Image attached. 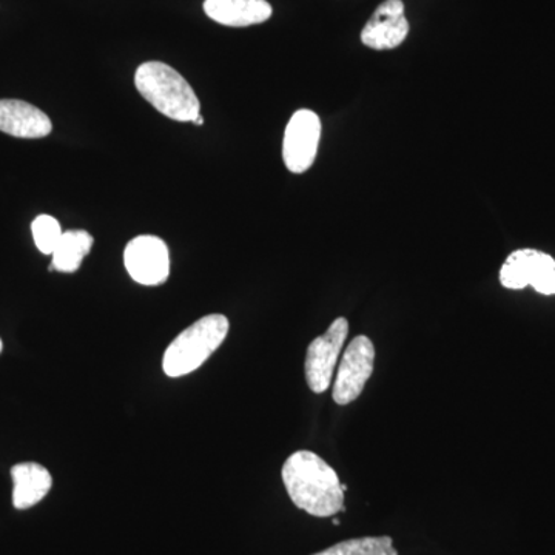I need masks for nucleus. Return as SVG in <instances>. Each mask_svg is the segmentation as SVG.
I'll list each match as a JSON object with an SVG mask.
<instances>
[{"instance_id":"nucleus-1","label":"nucleus","mask_w":555,"mask_h":555,"mask_svg":"<svg viewBox=\"0 0 555 555\" xmlns=\"http://www.w3.org/2000/svg\"><path fill=\"white\" fill-rule=\"evenodd\" d=\"M294 505L313 517H334L345 511V491L338 474L320 455L310 451L292 454L281 469Z\"/></svg>"},{"instance_id":"nucleus-2","label":"nucleus","mask_w":555,"mask_h":555,"mask_svg":"<svg viewBox=\"0 0 555 555\" xmlns=\"http://www.w3.org/2000/svg\"><path fill=\"white\" fill-rule=\"evenodd\" d=\"M134 86L149 104L178 122H195L201 116V102L192 86L177 69L164 62L139 65Z\"/></svg>"},{"instance_id":"nucleus-3","label":"nucleus","mask_w":555,"mask_h":555,"mask_svg":"<svg viewBox=\"0 0 555 555\" xmlns=\"http://www.w3.org/2000/svg\"><path fill=\"white\" fill-rule=\"evenodd\" d=\"M229 320L214 313L201 318L182 331L164 353L163 369L167 377L179 378L198 371L224 343Z\"/></svg>"},{"instance_id":"nucleus-4","label":"nucleus","mask_w":555,"mask_h":555,"mask_svg":"<svg viewBox=\"0 0 555 555\" xmlns=\"http://www.w3.org/2000/svg\"><path fill=\"white\" fill-rule=\"evenodd\" d=\"M375 347L364 335H358L347 346L339 363L334 385V401L338 406L353 403L363 393L374 372Z\"/></svg>"},{"instance_id":"nucleus-5","label":"nucleus","mask_w":555,"mask_h":555,"mask_svg":"<svg viewBox=\"0 0 555 555\" xmlns=\"http://www.w3.org/2000/svg\"><path fill=\"white\" fill-rule=\"evenodd\" d=\"M349 323L346 318H337L326 334L313 339L306 356V379L313 393H324L332 385L335 366L345 347Z\"/></svg>"},{"instance_id":"nucleus-6","label":"nucleus","mask_w":555,"mask_h":555,"mask_svg":"<svg viewBox=\"0 0 555 555\" xmlns=\"http://www.w3.org/2000/svg\"><path fill=\"white\" fill-rule=\"evenodd\" d=\"M321 139V120L312 109L294 113L286 127L283 159L292 173H305L315 163Z\"/></svg>"},{"instance_id":"nucleus-7","label":"nucleus","mask_w":555,"mask_h":555,"mask_svg":"<svg viewBox=\"0 0 555 555\" xmlns=\"http://www.w3.org/2000/svg\"><path fill=\"white\" fill-rule=\"evenodd\" d=\"M124 264L138 284L159 286L170 275L169 247L158 236H137L127 244Z\"/></svg>"},{"instance_id":"nucleus-8","label":"nucleus","mask_w":555,"mask_h":555,"mask_svg":"<svg viewBox=\"0 0 555 555\" xmlns=\"http://www.w3.org/2000/svg\"><path fill=\"white\" fill-rule=\"evenodd\" d=\"M409 22L401 0H386L361 31V42L372 50H393L406 40Z\"/></svg>"},{"instance_id":"nucleus-9","label":"nucleus","mask_w":555,"mask_h":555,"mask_svg":"<svg viewBox=\"0 0 555 555\" xmlns=\"http://www.w3.org/2000/svg\"><path fill=\"white\" fill-rule=\"evenodd\" d=\"M53 124L49 116L20 100H0V131L10 137L22 139H40L49 137Z\"/></svg>"},{"instance_id":"nucleus-10","label":"nucleus","mask_w":555,"mask_h":555,"mask_svg":"<svg viewBox=\"0 0 555 555\" xmlns=\"http://www.w3.org/2000/svg\"><path fill=\"white\" fill-rule=\"evenodd\" d=\"M204 11L211 21L233 28L262 24L273 14L268 0H206Z\"/></svg>"},{"instance_id":"nucleus-11","label":"nucleus","mask_w":555,"mask_h":555,"mask_svg":"<svg viewBox=\"0 0 555 555\" xmlns=\"http://www.w3.org/2000/svg\"><path fill=\"white\" fill-rule=\"evenodd\" d=\"M11 478L14 485L13 505L21 511L42 502L53 486L49 469L38 463H20L13 466Z\"/></svg>"},{"instance_id":"nucleus-12","label":"nucleus","mask_w":555,"mask_h":555,"mask_svg":"<svg viewBox=\"0 0 555 555\" xmlns=\"http://www.w3.org/2000/svg\"><path fill=\"white\" fill-rule=\"evenodd\" d=\"M93 236L86 230H67L54 248L50 270L75 273L93 247Z\"/></svg>"},{"instance_id":"nucleus-13","label":"nucleus","mask_w":555,"mask_h":555,"mask_svg":"<svg viewBox=\"0 0 555 555\" xmlns=\"http://www.w3.org/2000/svg\"><path fill=\"white\" fill-rule=\"evenodd\" d=\"M313 555H398L392 537H363L346 540Z\"/></svg>"},{"instance_id":"nucleus-14","label":"nucleus","mask_w":555,"mask_h":555,"mask_svg":"<svg viewBox=\"0 0 555 555\" xmlns=\"http://www.w3.org/2000/svg\"><path fill=\"white\" fill-rule=\"evenodd\" d=\"M534 251L532 248H524V250L513 251L506 258L505 264L500 270V281H502L503 287L520 291V288L529 286Z\"/></svg>"},{"instance_id":"nucleus-15","label":"nucleus","mask_w":555,"mask_h":555,"mask_svg":"<svg viewBox=\"0 0 555 555\" xmlns=\"http://www.w3.org/2000/svg\"><path fill=\"white\" fill-rule=\"evenodd\" d=\"M33 240L40 254L53 255L54 248L64 235L60 221L50 215H39L31 224Z\"/></svg>"},{"instance_id":"nucleus-16","label":"nucleus","mask_w":555,"mask_h":555,"mask_svg":"<svg viewBox=\"0 0 555 555\" xmlns=\"http://www.w3.org/2000/svg\"><path fill=\"white\" fill-rule=\"evenodd\" d=\"M529 286L534 287L542 295L555 294V259L553 257L539 250L534 251Z\"/></svg>"},{"instance_id":"nucleus-17","label":"nucleus","mask_w":555,"mask_h":555,"mask_svg":"<svg viewBox=\"0 0 555 555\" xmlns=\"http://www.w3.org/2000/svg\"><path fill=\"white\" fill-rule=\"evenodd\" d=\"M193 124H196V126H203V124H204L203 116H198V118H196L195 122H193Z\"/></svg>"},{"instance_id":"nucleus-18","label":"nucleus","mask_w":555,"mask_h":555,"mask_svg":"<svg viewBox=\"0 0 555 555\" xmlns=\"http://www.w3.org/2000/svg\"><path fill=\"white\" fill-rule=\"evenodd\" d=\"M334 525H335V526H339V520H337V518H335V520H334Z\"/></svg>"},{"instance_id":"nucleus-19","label":"nucleus","mask_w":555,"mask_h":555,"mask_svg":"<svg viewBox=\"0 0 555 555\" xmlns=\"http://www.w3.org/2000/svg\"><path fill=\"white\" fill-rule=\"evenodd\" d=\"M2 339H0V352H2Z\"/></svg>"}]
</instances>
